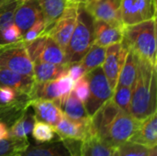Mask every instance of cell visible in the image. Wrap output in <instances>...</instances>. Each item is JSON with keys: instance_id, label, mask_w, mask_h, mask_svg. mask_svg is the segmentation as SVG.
Masks as SVG:
<instances>
[{"instance_id": "obj_1", "label": "cell", "mask_w": 157, "mask_h": 156, "mask_svg": "<svg viewBox=\"0 0 157 156\" xmlns=\"http://www.w3.org/2000/svg\"><path fill=\"white\" fill-rule=\"evenodd\" d=\"M156 66L138 57V73L129 113L141 122L156 112Z\"/></svg>"}, {"instance_id": "obj_2", "label": "cell", "mask_w": 157, "mask_h": 156, "mask_svg": "<svg viewBox=\"0 0 157 156\" xmlns=\"http://www.w3.org/2000/svg\"><path fill=\"white\" fill-rule=\"evenodd\" d=\"M121 42L138 57L156 66V17L124 26Z\"/></svg>"}, {"instance_id": "obj_3", "label": "cell", "mask_w": 157, "mask_h": 156, "mask_svg": "<svg viewBox=\"0 0 157 156\" xmlns=\"http://www.w3.org/2000/svg\"><path fill=\"white\" fill-rule=\"evenodd\" d=\"M94 18L84 4H78L75 27L64 51L66 63L80 62L94 44Z\"/></svg>"}, {"instance_id": "obj_4", "label": "cell", "mask_w": 157, "mask_h": 156, "mask_svg": "<svg viewBox=\"0 0 157 156\" xmlns=\"http://www.w3.org/2000/svg\"><path fill=\"white\" fill-rule=\"evenodd\" d=\"M86 76L89 85V97L84 105L87 115L91 118L107 101L111 99L113 89L101 66L86 73Z\"/></svg>"}, {"instance_id": "obj_5", "label": "cell", "mask_w": 157, "mask_h": 156, "mask_svg": "<svg viewBox=\"0 0 157 156\" xmlns=\"http://www.w3.org/2000/svg\"><path fill=\"white\" fill-rule=\"evenodd\" d=\"M0 67L21 74L33 76V63L27 53L25 43L22 40L0 45Z\"/></svg>"}, {"instance_id": "obj_6", "label": "cell", "mask_w": 157, "mask_h": 156, "mask_svg": "<svg viewBox=\"0 0 157 156\" xmlns=\"http://www.w3.org/2000/svg\"><path fill=\"white\" fill-rule=\"evenodd\" d=\"M141 124L142 122L133 118L129 112L120 109L110 122L103 141L117 149L120 145L131 140L140 129Z\"/></svg>"}, {"instance_id": "obj_7", "label": "cell", "mask_w": 157, "mask_h": 156, "mask_svg": "<svg viewBox=\"0 0 157 156\" xmlns=\"http://www.w3.org/2000/svg\"><path fill=\"white\" fill-rule=\"evenodd\" d=\"M78 4L69 3L62 16L56 20L52 28L49 30L51 36L64 51L70 40L76 23Z\"/></svg>"}, {"instance_id": "obj_8", "label": "cell", "mask_w": 157, "mask_h": 156, "mask_svg": "<svg viewBox=\"0 0 157 156\" xmlns=\"http://www.w3.org/2000/svg\"><path fill=\"white\" fill-rule=\"evenodd\" d=\"M56 135L62 141H74L82 143L87 137L94 135L90 118L87 120H73L65 115L53 127Z\"/></svg>"}, {"instance_id": "obj_9", "label": "cell", "mask_w": 157, "mask_h": 156, "mask_svg": "<svg viewBox=\"0 0 157 156\" xmlns=\"http://www.w3.org/2000/svg\"><path fill=\"white\" fill-rule=\"evenodd\" d=\"M128 51V47L121 42H118L106 47V57L101 67L113 90L117 86L119 75L125 62Z\"/></svg>"}, {"instance_id": "obj_10", "label": "cell", "mask_w": 157, "mask_h": 156, "mask_svg": "<svg viewBox=\"0 0 157 156\" xmlns=\"http://www.w3.org/2000/svg\"><path fill=\"white\" fill-rule=\"evenodd\" d=\"M121 0H88L84 6L94 19L118 26H124L121 17Z\"/></svg>"}, {"instance_id": "obj_11", "label": "cell", "mask_w": 157, "mask_h": 156, "mask_svg": "<svg viewBox=\"0 0 157 156\" xmlns=\"http://www.w3.org/2000/svg\"><path fill=\"white\" fill-rule=\"evenodd\" d=\"M43 18L37 0L21 1L14 13V24L23 35L37 20Z\"/></svg>"}, {"instance_id": "obj_12", "label": "cell", "mask_w": 157, "mask_h": 156, "mask_svg": "<svg viewBox=\"0 0 157 156\" xmlns=\"http://www.w3.org/2000/svg\"><path fill=\"white\" fill-rule=\"evenodd\" d=\"M120 108L116 106L112 99L107 101L90 118L93 134L103 141L106 137V133L110 122L115 118Z\"/></svg>"}, {"instance_id": "obj_13", "label": "cell", "mask_w": 157, "mask_h": 156, "mask_svg": "<svg viewBox=\"0 0 157 156\" xmlns=\"http://www.w3.org/2000/svg\"><path fill=\"white\" fill-rule=\"evenodd\" d=\"M123 27L94 19V43L102 47L121 42L123 37Z\"/></svg>"}, {"instance_id": "obj_14", "label": "cell", "mask_w": 157, "mask_h": 156, "mask_svg": "<svg viewBox=\"0 0 157 156\" xmlns=\"http://www.w3.org/2000/svg\"><path fill=\"white\" fill-rule=\"evenodd\" d=\"M29 107H31L34 110L36 120L48 123L52 127H54L63 116L59 105L52 100H32L29 102Z\"/></svg>"}, {"instance_id": "obj_15", "label": "cell", "mask_w": 157, "mask_h": 156, "mask_svg": "<svg viewBox=\"0 0 157 156\" xmlns=\"http://www.w3.org/2000/svg\"><path fill=\"white\" fill-rule=\"evenodd\" d=\"M34 83L35 79L33 76L21 74L9 69L0 67V87H10L29 96Z\"/></svg>"}, {"instance_id": "obj_16", "label": "cell", "mask_w": 157, "mask_h": 156, "mask_svg": "<svg viewBox=\"0 0 157 156\" xmlns=\"http://www.w3.org/2000/svg\"><path fill=\"white\" fill-rule=\"evenodd\" d=\"M129 142L144 145L153 149L157 145V112H155L144 120L140 129L131 138Z\"/></svg>"}, {"instance_id": "obj_17", "label": "cell", "mask_w": 157, "mask_h": 156, "mask_svg": "<svg viewBox=\"0 0 157 156\" xmlns=\"http://www.w3.org/2000/svg\"><path fill=\"white\" fill-rule=\"evenodd\" d=\"M68 64H54L36 61L33 63V77L36 82L57 80L67 73Z\"/></svg>"}, {"instance_id": "obj_18", "label": "cell", "mask_w": 157, "mask_h": 156, "mask_svg": "<svg viewBox=\"0 0 157 156\" xmlns=\"http://www.w3.org/2000/svg\"><path fill=\"white\" fill-rule=\"evenodd\" d=\"M40 7L41 9V13L43 16V19L46 25V32L52 28L56 20L62 16L67 7L69 2L67 0H37Z\"/></svg>"}, {"instance_id": "obj_19", "label": "cell", "mask_w": 157, "mask_h": 156, "mask_svg": "<svg viewBox=\"0 0 157 156\" xmlns=\"http://www.w3.org/2000/svg\"><path fill=\"white\" fill-rule=\"evenodd\" d=\"M21 156H71L63 143L58 139L38 145H29Z\"/></svg>"}, {"instance_id": "obj_20", "label": "cell", "mask_w": 157, "mask_h": 156, "mask_svg": "<svg viewBox=\"0 0 157 156\" xmlns=\"http://www.w3.org/2000/svg\"><path fill=\"white\" fill-rule=\"evenodd\" d=\"M115 150L98 136L91 135L82 142L80 156H112Z\"/></svg>"}, {"instance_id": "obj_21", "label": "cell", "mask_w": 157, "mask_h": 156, "mask_svg": "<svg viewBox=\"0 0 157 156\" xmlns=\"http://www.w3.org/2000/svg\"><path fill=\"white\" fill-rule=\"evenodd\" d=\"M138 73V56L132 50H129L123 66L121 70L117 86H129L133 89Z\"/></svg>"}, {"instance_id": "obj_22", "label": "cell", "mask_w": 157, "mask_h": 156, "mask_svg": "<svg viewBox=\"0 0 157 156\" xmlns=\"http://www.w3.org/2000/svg\"><path fill=\"white\" fill-rule=\"evenodd\" d=\"M29 102L36 99H46L55 101L57 104L60 100V95L57 87L56 80L47 82L34 83L30 93L29 95Z\"/></svg>"}, {"instance_id": "obj_23", "label": "cell", "mask_w": 157, "mask_h": 156, "mask_svg": "<svg viewBox=\"0 0 157 156\" xmlns=\"http://www.w3.org/2000/svg\"><path fill=\"white\" fill-rule=\"evenodd\" d=\"M63 115L73 120H87L90 117L87 115L84 103H82L74 91H72L67 97L59 105Z\"/></svg>"}, {"instance_id": "obj_24", "label": "cell", "mask_w": 157, "mask_h": 156, "mask_svg": "<svg viewBox=\"0 0 157 156\" xmlns=\"http://www.w3.org/2000/svg\"><path fill=\"white\" fill-rule=\"evenodd\" d=\"M35 121L36 119L34 114L29 112V108H27L9 127V136L27 139V136L33 129Z\"/></svg>"}, {"instance_id": "obj_25", "label": "cell", "mask_w": 157, "mask_h": 156, "mask_svg": "<svg viewBox=\"0 0 157 156\" xmlns=\"http://www.w3.org/2000/svg\"><path fill=\"white\" fill-rule=\"evenodd\" d=\"M37 61L54 64H67L64 51L57 44V42L49 35L47 37L44 48L39 57V60Z\"/></svg>"}, {"instance_id": "obj_26", "label": "cell", "mask_w": 157, "mask_h": 156, "mask_svg": "<svg viewBox=\"0 0 157 156\" xmlns=\"http://www.w3.org/2000/svg\"><path fill=\"white\" fill-rule=\"evenodd\" d=\"M121 17L124 26L143 22L144 19L140 12L139 0H121Z\"/></svg>"}, {"instance_id": "obj_27", "label": "cell", "mask_w": 157, "mask_h": 156, "mask_svg": "<svg viewBox=\"0 0 157 156\" xmlns=\"http://www.w3.org/2000/svg\"><path fill=\"white\" fill-rule=\"evenodd\" d=\"M29 145L28 138L21 139L9 136L0 141V156H21Z\"/></svg>"}, {"instance_id": "obj_28", "label": "cell", "mask_w": 157, "mask_h": 156, "mask_svg": "<svg viewBox=\"0 0 157 156\" xmlns=\"http://www.w3.org/2000/svg\"><path fill=\"white\" fill-rule=\"evenodd\" d=\"M20 2L19 0H0V45H4L2 34L14 23V13Z\"/></svg>"}, {"instance_id": "obj_29", "label": "cell", "mask_w": 157, "mask_h": 156, "mask_svg": "<svg viewBox=\"0 0 157 156\" xmlns=\"http://www.w3.org/2000/svg\"><path fill=\"white\" fill-rule=\"evenodd\" d=\"M106 57V47L93 44L87 51L86 55L80 61L85 67L86 73L99 67L103 64Z\"/></svg>"}, {"instance_id": "obj_30", "label": "cell", "mask_w": 157, "mask_h": 156, "mask_svg": "<svg viewBox=\"0 0 157 156\" xmlns=\"http://www.w3.org/2000/svg\"><path fill=\"white\" fill-rule=\"evenodd\" d=\"M32 137L38 142V143H49L54 140L56 133L54 131V129L52 125L36 120L33 126V129L31 131Z\"/></svg>"}, {"instance_id": "obj_31", "label": "cell", "mask_w": 157, "mask_h": 156, "mask_svg": "<svg viewBox=\"0 0 157 156\" xmlns=\"http://www.w3.org/2000/svg\"><path fill=\"white\" fill-rule=\"evenodd\" d=\"M132 89L129 86H116L115 89L113 90V96L111 99L120 109L129 112L131 99H132Z\"/></svg>"}, {"instance_id": "obj_32", "label": "cell", "mask_w": 157, "mask_h": 156, "mask_svg": "<svg viewBox=\"0 0 157 156\" xmlns=\"http://www.w3.org/2000/svg\"><path fill=\"white\" fill-rule=\"evenodd\" d=\"M120 156H149L152 149L144 145L127 142L117 148Z\"/></svg>"}, {"instance_id": "obj_33", "label": "cell", "mask_w": 157, "mask_h": 156, "mask_svg": "<svg viewBox=\"0 0 157 156\" xmlns=\"http://www.w3.org/2000/svg\"><path fill=\"white\" fill-rule=\"evenodd\" d=\"M47 37H48V33L44 32L38 38L32 40L31 41L24 42L27 53H28L29 59L32 61V63L39 60V57H40V55L44 48V45L46 43Z\"/></svg>"}, {"instance_id": "obj_34", "label": "cell", "mask_w": 157, "mask_h": 156, "mask_svg": "<svg viewBox=\"0 0 157 156\" xmlns=\"http://www.w3.org/2000/svg\"><path fill=\"white\" fill-rule=\"evenodd\" d=\"M56 83H57V87H58V91L60 95V100L58 102V105H60L67 97V96L73 91L74 81L66 73L63 74L62 76H60L56 80Z\"/></svg>"}, {"instance_id": "obj_35", "label": "cell", "mask_w": 157, "mask_h": 156, "mask_svg": "<svg viewBox=\"0 0 157 156\" xmlns=\"http://www.w3.org/2000/svg\"><path fill=\"white\" fill-rule=\"evenodd\" d=\"M46 32V25L44 22V19H39L37 20L23 35H22V40L24 42L31 41L32 40L38 38L41 34Z\"/></svg>"}, {"instance_id": "obj_36", "label": "cell", "mask_w": 157, "mask_h": 156, "mask_svg": "<svg viewBox=\"0 0 157 156\" xmlns=\"http://www.w3.org/2000/svg\"><path fill=\"white\" fill-rule=\"evenodd\" d=\"M73 91L77 98L85 104L89 97V85L86 75L74 83Z\"/></svg>"}, {"instance_id": "obj_37", "label": "cell", "mask_w": 157, "mask_h": 156, "mask_svg": "<svg viewBox=\"0 0 157 156\" xmlns=\"http://www.w3.org/2000/svg\"><path fill=\"white\" fill-rule=\"evenodd\" d=\"M4 44L17 42L22 40V34L19 29L13 23L8 28H6L2 34Z\"/></svg>"}, {"instance_id": "obj_38", "label": "cell", "mask_w": 157, "mask_h": 156, "mask_svg": "<svg viewBox=\"0 0 157 156\" xmlns=\"http://www.w3.org/2000/svg\"><path fill=\"white\" fill-rule=\"evenodd\" d=\"M67 74L72 78L74 83L78 79L82 78L86 74V71L83 66L81 62H76L73 63H69L67 67Z\"/></svg>"}, {"instance_id": "obj_39", "label": "cell", "mask_w": 157, "mask_h": 156, "mask_svg": "<svg viewBox=\"0 0 157 156\" xmlns=\"http://www.w3.org/2000/svg\"><path fill=\"white\" fill-rule=\"evenodd\" d=\"M8 137H9V128H8V126L5 122L0 121V141L4 140V139H6Z\"/></svg>"}, {"instance_id": "obj_40", "label": "cell", "mask_w": 157, "mask_h": 156, "mask_svg": "<svg viewBox=\"0 0 157 156\" xmlns=\"http://www.w3.org/2000/svg\"><path fill=\"white\" fill-rule=\"evenodd\" d=\"M88 0H74L73 3L75 4H86Z\"/></svg>"}, {"instance_id": "obj_41", "label": "cell", "mask_w": 157, "mask_h": 156, "mask_svg": "<svg viewBox=\"0 0 157 156\" xmlns=\"http://www.w3.org/2000/svg\"><path fill=\"white\" fill-rule=\"evenodd\" d=\"M149 156H157V149L156 147L155 148H153L152 151H151V154Z\"/></svg>"}, {"instance_id": "obj_42", "label": "cell", "mask_w": 157, "mask_h": 156, "mask_svg": "<svg viewBox=\"0 0 157 156\" xmlns=\"http://www.w3.org/2000/svg\"><path fill=\"white\" fill-rule=\"evenodd\" d=\"M112 156H120V154H119V152H118V150H117V149L114 151V153H113Z\"/></svg>"}, {"instance_id": "obj_43", "label": "cell", "mask_w": 157, "mask_h": 156, "mask_svg": "<svg viewBox=\"0 0 157 156\" xmlns=\"http://www.w3.org/2000/svg\"><path fill=\"white\" fill-rule=\"evenodd\" d=\"M67 1H68L69 3H73V2H74V0H67Z\"/></svg>"}, {"instance_id": "obj_44", "label": "cell", "mask_w": 157, "mask_h": 156, "mask_svg": "<svg viewBox=\"0 0 157 156\" xmlns=\"http://www.w3.org/2000/svg\"><path fill=\"white\" fill-rule=\"evenodd\" d=\"M147 1H156V0H147Z\"/></svg>"}, {"instance_id": "obj_45", "label": "cell", "mask_w": 157, "mask_h": 156, "mask_svg": "<svg viewBox=\"0 0 157 156\" xmlns=\"http://www.w3.org/2000/svg\"><path fill=\"white\" fill-rule=\"evenodd\" d=\"M19 1H27V0H19Z\"/></svg>"}, {"instance_id": "obj_46", "label": "cell", "mask_w": 157, "mask_h": 156, "mask_svg": "<svg viewBox=\"0 0 157 156\" xmlns=\"http://www.w3.org/2000/svg\"><path fill=\"white\" fill-rule=\"evenodd\" d=\"M73 156H80V155H73Z\"/></svg>"}, {"instance_id": "obj_47", "label": "cell", "mask_w": 157, "mask_h": 156, "mask_svg": "<svg viewBox=\"0 0 157 156\" xmlns=\"http://www.w3.org/2000/svg\"><path fill=\"white\" fill-rule=\"evenodd\" d=\"M0 107H1V105H0Z\"/></svg>"}]
</instances>
